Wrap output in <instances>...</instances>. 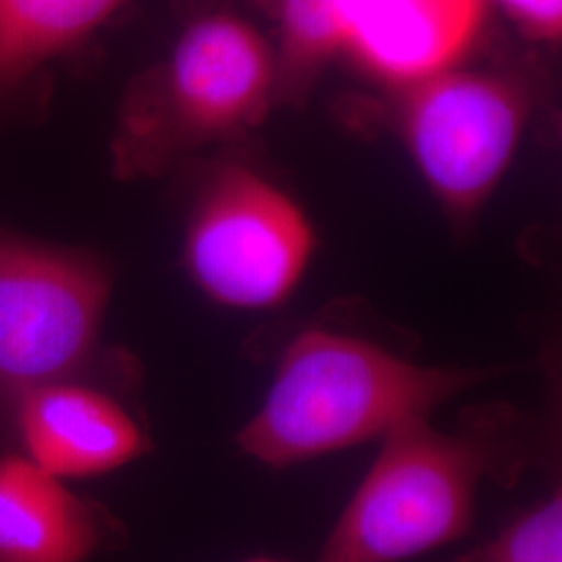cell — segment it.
I'll return each instance as SVG.
<instances>
[{"label": "cell", "mask_w": 562, "mask_h": 562, "mask_svg": "<svg viewBox=\"0 0 562 562\" xmlns=\"http://www.w3.org/2000/svg\"><path fill=\"white\" fill-rule=\"evenodd\" d=\"M387 97L390 130L443 215L469 229L521 148L536 106L531 83L464 63Z\"/></svg>", "instance_id": "obj_4"}, {"label": "cell", "mask_w": 562, "mask_h": 562, "mask_svg": "<svg viewBox=\"0 0 562 562\" xmlns=\"http://www.w3.org/2000/svg\"><path fill=\"white\" fill-rule=\"evenodd\" d=\"M446 562H562L561 487L527 506L492 540Z\"/></svg>", "instance_id": "obj_12"}, {"label": "cell", "mask_w": 562, "mask_h": 562, "mask_svg": "<svg viewBox=\"0 0 562 562\" xmlns=\"http://www.w3.org/2000/svg\"><path fill=\"white\" fill-rule=\"evenodd\" d=\"M257 2H265V4H271V2H276V0H257Z\"/></svg>", "instance_id": "obj_15"}, {"label": "cell", "mask_w": 562, "mask_h": 562, "mask_svg": "<svg viewBox=\"0 0 562 562\" xmlns=\"http://www.w3.org/2000/svg\"><path fill=\"white\" fill-rule=\"evenodd\" d=\"M4 419L13 423L20 454L60 482L117 471L150 450L146 431L123 402L80 380L21 394Z\"/></svg>", "instance_id": "obj_9"}, {"label": "cell", "mask_w": 562, "mask_h": 562, "mask_svg": "<svg viewBox=\"0 0 562 562\" xmlns=\"http://www.w3.org/2000/svg\"><path fill=\"white\" fill-rule=\"evenodd\" d=\"M113 292L101 255L0 229V413L94 361Z\"/></svg>", "instance_id": "obj_6"}, {"label": "cell", "mask_w": 562, "mask_h": 562, "mask_svg": "<svg viewBox=\"0 0 562 562\" xmlns=\"http://www.w3.org/2000/svg\"><path fill=\"white\" fill-rule=\"evenodd\" d=\"M132 0H0V138L48 117L59 74L81 71Z\"/></svg>", "instance_id": "obj_7"}, {"label": "cell", "mask_w": 562, "mask_h": 562, "mask_svg": "<svg viewBox=\"0 0 562 562\" xmlns=\"http://www.w3.org/2000/svg\"><path fill=\"white\" fill-rule=\"evenodd\" d=\"M492 375V369L422 364L344 331L306 329L283 350L261 408L236 443L276 469L313 461L431 419Z\"/></svg>", "instance_id": "obj_1"}, {"label": "cell", "mask_w": 562, "mask_h": 562, "mask_svg": "<svg viewBox=\"0 0 562 562\" xmlns=\"http://www.w3.org/2000/svg\"><path fill=\"white\" fill-rule=\"evenodd\" d=\"M521 419L510 406L471 408L457 429L429 419L382 440L317 562H406L462 540L483 482H513L525 464Z\"/></svg>", "instance_id": "obj_2"}, {"label": "cell", "mask_w": 562, "mask_h": 562, "mask_svg": "<svg viewBox=\"0 0 562 562\" xmlns=\"http://www.w3.org/2000/svg\"><path fill=\"white\" fill-rule=\"evenodd\" d=\"M278 109L271 41L225 9L192 13L173 46L121 97L111 167L123 181L161 178L201 153L248 138Z\"/></svg>", "instance_id": "obj_3"}, {"label": "cell", "mask_w": 562, "mask_h": 562, "mask_svg": "<svg viewBox=\"0 0 562 562\" xmlns=\"http://www.w3.org/2000/svg\"><path fill=\"white\" fill-rule=\"evenodd\" d=\"M278 106L301 104L341 59L340 0H276Z\"/></svg>", "instance_id": "obj_11"}, {"label": "cell", "mask_w": 562, "mask_h": 562, "mask_svg": "<svg viewBox=\"0 0 562 562\" xmlns=\"http://www.w3.org/2000/svg\"><path fill=\"white\" fill-rule=\"evenodd\" d=\"M498 7L522 38L559 46L562 38V0H487Z\"/></svg>", "instance_id": "obj_13"}, {"label": "cell", "mask_w": 562, "mask_h": 562, "mask_svg": "<svg viewBox=\"0 0 562 562\" xmlns=\"http://www.w3.org/2000/svg\"><path fill=\"white\" fill-rule=\"evenodd\" d=\"M246 562H281V561H276V559H252V561H246Z\"/></svg>", "instance_id": "obj_14"}, {"label": "cell", "mask_w": 562, "mask_h": 562, "mask_svg": "<svg viewBox=\"0 0 562 562\" xmlns=\"http://www.w3.org/2000/svg\"><path fill=\"white\" fill-rule=\"evenodd\" d=\"M487 0H340L341 59L401 90L461 67L482 38Z\"/></svg>", "instance_id": "obj_8"}, {"label": "cell", "mask_w": 562, "mask_h": 562, "mask_svg": "<svg viewBox=\"0 0 562 562\" xmlns=\"http://www.w3.org/2000/svg\"><path fill=\"white\" fill-rule=\"evenodd\" d=\"M317 229L278 181L240 161L209 169L183 232L188 276L217 304L262 311L301 285Z\"/></svg>", "instance_id": "obj_5"}, {"label": "cell", "mask_w": 562, "mask_h": 562, "mask_svg": "<svg viewBox=\"0 0 562 562\" xmlns=\"http://www.w3.org/2000/svg\"><path fill=\"white\" fill-rule=\"evenodd\" d=\"M120 536L99 504L23 454L0 457V562H90Z\"/></svg>", "instance_id": "obj_10"}]
</instances>
